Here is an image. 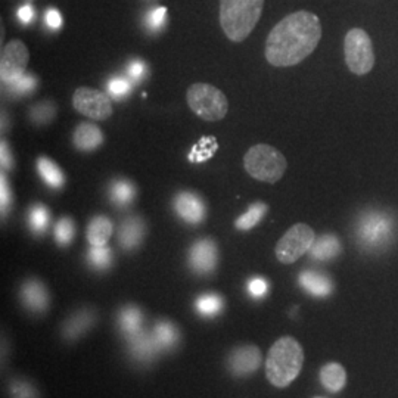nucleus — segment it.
I'll use <instances>...</instances> for the list:
<instances>
[{
  "instance_id": "f257e3e1",
  "label": "nucleus",
  "mask_w": 398,
  "mask_h": 398,
  "mask_svg": "<svg viewBox=\"0 0 398 398\" xmlns=\"http://www.w3.org/2000/svg\"><path fill=\"white\" fill-rule=\"evenodd\" d=\"M322 24L307 10L291 14L270 31L266 41V59L275 67H294L317 48Z\"/></svg>"
},
{
  "instance_id": "f03ea898",
  "label": "nucleus",
  "mask_w": 398,
  "mask_h": 398,
  "mask_svg": "<svg viewBox=\"0 0 398 398\" xmlns=\"http://www.w3.org/2000/svg\"><path fill=\"white\" fill-rule=\"evenodd\" d=\"M304 363V351L292 337L277 339L267 354L266 375L271 385L285 388L300 375Z\"/></svg>"
},
{
  "instance_id": "7ed1b4c3",
  "label": "nucleus",
  "mask_w": 398,
  "mask_h": 398,
  "mask_svg": "<svg viewBox=\"0 0 398 398\" xmlns=\"http://www.w3.org/2000/svg\"><path fill=\"white\" fill-rule=\"evenodd\" d=\"M264 0H220V24L227 39L244 41L257 25Z\"/></svg>"
},
{
  "instance_id": "20e7f679",
  "label": "nucleus",
  "mask_w": 398,
  "mask_h": 398,
  "mask_svg": "<svg viewBox=\"0 0 398 398\" xmlns=\"http://www.w3.org/2000/svg\"><path fill=\"white\" fill-rule=\"evenodd\" d=\"M244 167L251 177L264 183H276L288 169L284 154L270 145H255L244 156Z\"/></svg>"
},
{
  "instance_id": "39448f33",
  "label": "nucleus",
  "mask_w": 398,
  "mask_h": 398,
  "mask_svg": "<svg viewBox=\"0 0 398 398\" xmlns=\"http://www.w3.org/2000/svg\"><path fill=\"white\" fill-rule=\"evenodd\" d=\"M186 101L198 117L205 121L222 120L229 111V102L224 93L207 83H196L187 89Z\"/></svg>"
},
{
  "instance_id": "423d86ee",
  "label": "nucleus",
  "mask_w": 398,
  "mask_h": 398,
  "mask_svg": "<svg viewBox=\"0 0 398 398\" xmlns=\"http://www.w3.org/2000/svg\"><path fill=\"white\" fill-rule=\"evenodd\" d=\"M345 62L351 72L357 76H364L375 65V54L372 40L362 28L350 30L345 36L344 43Z\"/></svg>"
},
{
  "instance_id": "0eeeda50",
  "label": "nucleus",
  "mask_w": 398,
  "mask_h": 398,
  "mask_svg": "<svg viewBox=\"0 0 398 398\" xmlns=\"http://www.w3.org/2000/svg\"><path fill=\"white\" fill-rule=\"evenodd\" d=\"M392 235L394 220L386 213L369 211L360 218L357 236L364 248H382L390 242Z\"/></svg>"
},
{
  "instance_id": "6e6552de",
  "label": "nucleus",
  "mask_w": 398,
  "mask_h": 398,
  "mask_svg": "<svg viewBox=\"0 0 398 398\" xmlns=\"http://www.w3.org/2000/svg\"><path fill=\"white\" fill-rule=\"evenodd\" d=\"M316 236L314 230L304 224L298 223L292 226L288 232L280 238L276 245V257L284 264H292L311 249Z\"/></svg>"
},
{
  "instance_id": "1a4fd4ad",
  "label": "nucleus",
  "mask_w": 398,
  "mask_h": 398,
  "mask_svg": "<svg viewBox=\"0 0 398 398\" xmlns=\"http://www.w3.org/2000/svg\"><path fill=\"white\" fill-rule=\"evenodd\" d=\"M72 107L77 112L96 121L107 120L112 114L111 99L103 92L90 87H78L74 92Z\"/></svg>"
},
{
  "instance_id": "9d476101",
  "label": "nucleus",
  "mask_w": 398,
  "mask_h": 398,
  "mask_svg": "<svg viewBox=\"0 0 398 398\" xmlns=\"http://www.w3.org/2000/svg\"><path fill=\"white\" fill-rule=\"evenodd\" d=\"M28 59V49L21 40L9 41L3 48L2 58H0V77L5 86L25 74Z\"/></svg>"
},
{
  "instance_id": "9b49d317",
  "label": "nucleus",
  "mask_w": 398,
  "mask_h": 398,
  "mask_svg": "<svg viewBox=\"0 0 398 398\" xmlns=\"http://www.w3.org/2000/svg\"><path fill=\"white\" fill-rule=\"evenodd\" d=\"M189 263L198 275H208L214 271L218 263V249L214 240L201 239L195 242L189 253Z\"/></svg>"
},
{
  "instance_id": "f8f14e48",
  "label": "nucleus",
  "mask_w": 398,
  "mask_h": 398,
  "mask_svg": "<svg viewBox=\"0 0 398 398\" xmlns=\"http://www.w3.org/2000/svg\"><path fill=\"white\" fill-rule=\"evenodd\" d=\"M176 213L186 223L198 224L204 222L207 216V207L204 199L193 192H180L173 201Z\"/></svg>"
},
{
  "instance_id": "ddd939ff",
  "label": "nucleus",
  "mask_w": 398,
  "mask_h": 398,
  "mask_svg": "<svg viewBox=\"0 0 398 398\" xmlns=\"http://www.w3.org/2000/svg\"><path fill=\"white\" fill-rule=\"evenodd\" d=\"M261 364V353L254 345H245L235 350L229 357V369L236 376L254 373Z\"/></svg>"
},
{
  "instance_id": "4468645a",
  "label": "nucleus",
  "mask_w": 398,
  "mask_h": 398,
  "mask_svg": "<svg viewBox=\"0 0 398 398\" xmlns=\"http://www.w3.org/2000/svg\"><path fill=\"white\" fill-rule=\"evenodd\" d=\"M21 300L31 311H45L49 306V294L40 280L31 279L21 288Z\"/></svg>"
},
{
  "instance_id": "2eb2a0df",
  "label": "nucleus",
  "mask_w": 398,
  "mask_h": 398,
  "mask_svg": "<svg viewBox=\"0 0 398 398\" xmlns=\"http://www.w3.org/2000/svg\"><path fill=\"white\" fill-rule=\"evenodd\" d=\"M146 226L140 217L125 218L118 230V242L123 249L132 251L138 248L143 240Z\"/></svg>"
},
{
  "instance_id": "dca6fc26",
  "label": "nucleus",
  "mask_w": 398,
  "mask_h": 398,
  "mask_svg": "<svg viewBox=\"0 0 398 398\" xmlns=\"http://www.w3.org/2000/svg\"><path fill=\"white\" fill-rule=\"evenodd\" d=\"M72 143L78 151H95L103 143V133L96 124L81 123L72 134Z\"/></svg>"
},
{
  "instance_id": "f3484780",
  "label": "nucleus",
  "mask_w": 398,
  "mask_h": 398,
  "mask_svg": "<svg viewBox=\"0 0 398 398\" xmlns=\"http://www.w3.org/2000/svg\"><path fill=\"white\" fill-rule=\"evenodd\" d=\"M129 348L133 357L138 359L139 362H149L151 359H154V355L160 351L158 344H156L154 338V333L146 332L143 329L129 337Z\"/></svg>"
},
{
  "instance_id": "a211bd4d",
  "label": "nucleus",
  "mask_w": 398,
  "mask_h": 398,
  "mask_svg": "<svg viewBox=\"0 0 398 398\" xmlns=\"http://www.w3.org/2000/svg\"><path fill=\"white\" fill-rule=\"evenodd\" d=\"M300 285L314 297H326L333 289L332 280L328 276L313 270L302 271L300 275Z\"/></svg>"
},
{
  "instance_id": "6ab92c4d",
  "label": "nucleus",
  "mask_w": 398,
  "mask_h": 398,
  "mask_svg": "<svg viewBox=\"0 0 398 398\" xmlns=\"http://www.w3.org/2000/svg\"><path fill=\"white\" fill-rule=\"evenodd\" d=\"M87 240L90 247L107 245L112 236V222L105 216H96L90 220L87 226Z\"/></svg>"
},
{
  "instance_id": "aec40b11",
  "label": "nucleus",
  "mask_w": 398,
  "mask_h": 398,
  "mask_svg": "<svg viewBox=\"0 0 398 398\" xmlns=\"http://www.w3.org/2000/svg\"><path fill=\"white\" fill-rule=\"evenodd\" d=\"M322 385L331 392H339L347 384V372L339 363H328L320 370Z\"/></svg>"
},
{
  "instance_id": "412c9836",
  "label": "nucleus",
  "mask_w": 398,
  "mask_h": 398,
  "mask_svg": "<svg viewBox=\"0 0 398 398\" xmlns=\"http://www.w3.org/2000/svg\"><path fill=\"white\" fill-rule=\"evenodd\" d=\"M93 322H95V314L90 310H81L76 314H72V316L64 323L62 333H64V337L67 339H76L87 329H90Z\"/></svg>"
},
{
  "instance_id": "4be33fe9",
  "label": "nucleus",
  "mask_w": 398,
  "mask_h": 398,
  "mask_svg": "<svg viewBox=\"0 0 398 398\" xmlns=\"http://www.w3.org/2000/svg\"><path fill=\"white\" fill-rule=\"evenodd\" d=\"M308 253L314 260L319 261L332 260L341 253L339 239L335 235H323L314 240V244Z\"/></svg>"
},
{
  "instance_id": "5701e85b",
  "label": "nucleus",
  "mask_w": 398,
  "mask_h": 398,
  "mask_svg": "<svg viewBox=\"0 0 398 398\" xmlns=\"http://www.w3.org/2000/svg\"><path fill=\"white\" fill-rule=\"evenodd\" d=\"M37 170L43 182L52 187V189H59L65 185V176L58 167L55 161H52L46 156H40L37 161Z\"/></svg>"
},
{
  "instance_id": "b1692460",
  "label": "nucleus",
  "mask_w": 398,
  "mask_h": 398,
  "mask_svg": "<svg viewBox=\"0 0 398 398\" xmlns=\"http://www.w3.org/2000/svg\"><path fill=\"white\" fill-rule=\"evenodd\" d=\"M109 198L117 207H127L136 198V186L125 179L114 180L109 186Z\"/></svg>"
},
{
  "instance_id": "393cba45",
  "label": "nucleus",
  "mask_w": 398,
  "mask_h": 398,
  "mask_svg": "<svg viewBox=\"0 0 398 398\" xmlns=\"http://www.w3.org/2000/svg\"><path fill=\"white\" fill-rule=\"evenodd\" d=\"M154 338L158 344L160 350H170L179 341V332L171 322L161 320L155 324L154 328Z\"/></svg>"
},
{
  "instance_id": "a878e982",
  "label": "nucleus",
  "mask_w": 398,
  "mask_h": 398,
  "mask_svg": "<svg viewBox=\"0 0 398 398\" xmlns=\"http://www.w3.org/2000/svg\"><path fill=\"white\" fill-rule=\"evenodd\" d=\"M118 322H120V328H121L123 333L127 335V338H129V337H132V335L142 331V323H143L142 311L134 306L125 307L120 313Z\"/></svg>"
},
{
  "instance_id": "bb28decb",
  "label": "nucleus",
  "mask_w": 398,
  "mask_h": 398,
  "mask_svg": "<svg viewBox=\"0 0 398 398\" xmlns=\"http://www.w3.org/2000/svg\"><path fill=\"white\" fill-rule=\"evenodd\" d=\"M267 211H269V205L264 202H255L253 205H249L248 211L236 220L235 226L239 230L253 229L261 222V218L267 214Z\"/></svg>"
},
{
  "instance_id": "cd10ccee",
  "label": "nucleus",
  "mask_w": 398,
  "mask_h": 398,
  "mask_svg": "<svg viewBox=\"0 0 398 398\" xmlns=\"http://www.w3.org/2000/svg\"><path fill=\"white\" fill-rule=\"evenodd\" d=\"M195 308L204 317H214L223 308V298L218 294L209 292V294H204L196 298Z\"/></svg>"
},
{
  "instance_id": "c85d7f7f",
  "label": "nucleus",
  "mask_w": 398,
  "mask_h": 398,
  "mask_svg": "<svg viewBox=\"0 0 398 398\" xmlns=\"http://www.w3.org/2000/svg\"><path fill=\"white\" fill-rule=\"evenodd\" d=\"M49 223H50V213L45 205L36 204L30 208L28 226L31 229V232L36 233V235L45 233Z\"/></svg>"
},
{
  "instance_id": "c756f323",
  "label": "nucleus",
  "mask_w": 398,
  "mask_h": 398,
  "mask_svg": "<svg viewBox=\"0 0 398 398\" xmlns=\"http://www.w3.org/2000/svg\"><path fill=\"white\" fill-rule=\"evenodd\" d=\"M55 115H56L55 105L50 101H45V102L36 103L34 107L30 108L28 118L31 120V123H34L37 125H45L54 120Z\"/></svg>"
},
{
  "instance_id": "7c9ffc66",
  "label": "nucleus",
  "mask_w": 398,
  "mask_h": 398,
  "mask_svg": "<svg viewBox=\"0 0 398 398\" xmlns=\"http://www.w3.org/2000/svg\"><path fill=\"white\" fill-rule=\"evenodd\" d=\"M87 263L96 270L108 269L112 263V251L108 245L90 247L87 251Z\"/></svg>"
},
{
  "instance_id": "2f4dec72",
  "label": "nucleus",
  "mask_w": 398,
  "mask_h": 398,
  "mask_svg": "<svg viewBox=\"0 0 398 398\" xmlns=\"http://www.w3.org/2000/svg\"><path fill=\"white\" fill-rule=\"evenodd\" d=\"M55 240L61 247H67L72 242L76 235V224L70 217H62L55 224Z\"/></svg>"
},
{
  "instance_id": "473e14b6",
  "label": "nucleus",
  "mask_w": 398,
  "mask_h": 398,
  "mask_svg": "<svg viewBox=\"0 0 398 398\" xmlns=\"http://www.w3.org/2000/svg\"><path fill=\"white\" fill-rule=\"evenodd\" d=\"M37 87V78L33 74H24L17 81L10 83V85H6L8 93L10 96H25L28 93L34 92Z\"/></svg>"
},
{
  "instance_id": "72a5a7b5",
  "label": "nucleus",
  "mask_w": 398,
  "mask_h": 398,
  "mask_svg": "<svg viewBox=\"0 0 398 398\" xmlns=\"http://www.w3.org/2000/svg\"><path fill=\"white\" fill-rule=\"evenodd\" d=\"M108 92L114 98L121 99L132 92V81L127 77H114L108 83Z\"/></svg>"
},
{
  "instance_id": "f704fd0d",
  "label": "nucleus",
  "mask_w": 398,
  "mask_h": 398,
  "mask_svg": "<svg viewBox=\"0 0 398 398\" xmlns=\"http://www.w3.org/2000/svg\"><path fill=\"white\" fill-rule=\"evenodd\" d=\"M148 76V67L142 61H133L127 67V78L132 83H140Z\"/></svg>"
},
{
  "instance_id": "c9c22d12",
  "label": "nucleus",
  "mask_w": 398,
  "mask_h": 398,
  "mask_svg": "<svg viewBox=\"0 0 398 398\" xmlns=\"http://www.w3.org/2000/svg\"><path fill=\"white\" fill-rule=\"evenodd\" d=\"M165 15H167V8L164 6L155 8L148 14V17H146V24H148V27L154 31L160 30L165 21Z\"/></svg>"
},
{
  "instance_id": "e433bc0d",
  "label": "nucleus",
  "mask_w": 398,
  "mask_h": 398,
  "mask_svg": "<svg viewBox=\"0 0 398 398\" xmlns=\"http://www.w3.org/2000/svg\"><path fill=\"white\" fill-rule=\"evenodd\" d=\"M12 398H36V391L33 386L23 381H15L10 386Z\"/></svg>"
},
{
  "instance_id": "4c0bfd02",
  "label": "nucleus",
  "mask_w": 398,
  "mask_h": 398,
  "mask_svg": "<svg viewBox=\"0 0 398 398\" xmlns=\"http://www.w3.org/2000/svg\"><path fill=\"white\" fill-rule=\"evenodd\" d=\"M269 291L267 280L263 277H254L248 282V292L251 297L254 298H263Z\"/></svg>"
},
{
  "instance_id": "58836bf2",
  "label": "nucleus",
  "mask_w": 398,
  "mask_h": 398,
  "mask_svg": "<svg viewBox=\"0 0 398 398\" xmlns=\"http://www.w3.org/2000/svg\"><path fill=\"white\" fill-rule=\"evenodd\" d=\"M0 193H2V196H0L2 198V213L5 214V211L10 205V189L5 173H2V176H0Z\"/></svg>"
},
{
  "instance_id": "ea45409f",
  "label": "nucleus",
  "mask_w": 398,
  "mask_h": 398,
  "mask_svg": "<svg viewBox=\"0 0 398 398\" xmlns=\"http://www.w3.org/2000/svg\"><path fill=\"white\" fill-rule=\"evenodd\" d=\"M45 19H46V24H48L52 30H58V28H61V25H62V17H61V14L58 12V10L54 9V8H50V9L46 10Z\"/></svg>"
},
{
  "instance_id": "a19ab883",
  "label": "nucleus",
  "mask_w": 398,
  "mask_h": 398,
  "mask_svg": "<svg viewBox=\"0 0 398 398\" xmlns=\"http://www.w3.org/2000/svg\"><path fill=\"white\" fill-rule=\"evenodd\" d=\"M0 154H2V169L3 170H10L14 165V160H12V155H10L9 151V146L5 140H2V149H0Z\"/></svg>"
},
{
  "instance_id": "79ce46f5",
  "label": "nucleus",
  "mask_w": 398,
  "mask_h": 398,
  "mask_svg": "<svg viewBox=\"0 0 398 398\" xmlns=\"http://www.w3.org/2000/svg\"><path fill=\"white\" fill-rule=\"evenodd\" d=\"M33 17H34V10L30 5H24V6L19 8L18 18L23 24H30L31 21H33Z\"/></svg>"
}]
</instances>
